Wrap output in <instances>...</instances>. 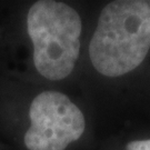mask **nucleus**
Listing matches in <instances>:
<instances>
[{"label":"nucleus","mask_w":150,"mask_h":150,"mask_svg":"<svg viewBox=\"0 0 150 150\" xmlns=\"http://www.w3.org/2000/svg\"><path fill=\"white\" fill-rule=\"evenodd\" d=\"M150 48V7L145 1L119 0L102 9L89 45L95 69L119 77L136 69Z\"/></svg>","instance_id":"obj_1"},{"label":"nucleus","mask_w":150,"mask_h":150,"mask_svg":"<svg viewBox=\"0 0 150 150\" xmlns=\"http://www.w3.org/2000/svg\"><path fill=\"white\" fill-rule=\"evenodd\" d=\"M81 19L64 2L41 0L28 12V35L33 45V64L49 80H61L75 68L80 52Z\"/></svg>","instance_id":"obj_2"},{"label":"nucleus","mask_w":150,"mask_h":150,"mask_svg":"<svg viewBox=\"0 0 150 150\" xmlns=\"http://www.w3.org/2000/svg\"><path fill=\"white\" fill-rule=\"evenodd\" d=\"M31 126L25 134L28 150H64L80 138L86 121L81 110L58 91H43L31 102Z\"/></svg>","instance_id":"obj_3"},{"label":"nucleus","mask_w":150,"mask_h":150,"mask_svg":"<svg viewBox=\"0 0 150 150\" xmlns=\"http://www.w3.org/2000/svg\"><path fill=\"white\" fill-rule=\"evenodd\" d=\"M127 150H150V139L131 141L127 146Z\"/></svg>","instance_id":"obj_4"}]
</instances>
